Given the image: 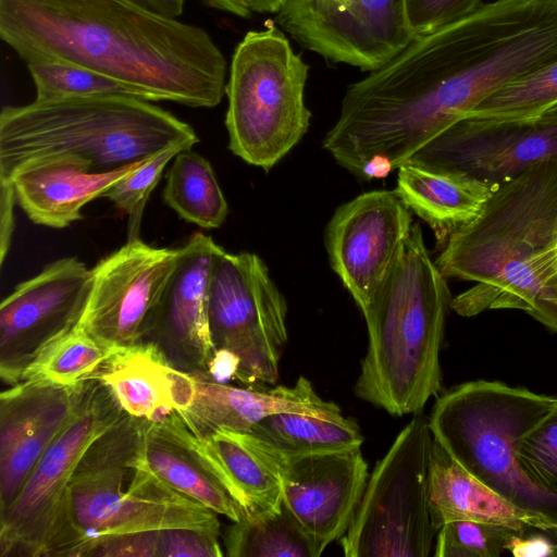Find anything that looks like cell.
<instances>
[{"label": "cell", "mask_w": 557, "mask_h": 557, "mask_svg": "<svg viewBox=\"0 0 557 557\" xmlns=\"http://www.w3.org/2000/svg\"><path fill=\"white\" fill-rule=\"evenodd\" d=\"M143 422L126 413L86 451L65 490L44 557H84L103 539L171 528L220 534L216 512L136 465Z\"/></svg>", "instance_id": "277c9868"}, {"label": "cell", "mask_w": 557, "mask_h": 557, "mask_svg": "<svg viewBox=\"0 0 557 557\" xmlns=\"http://www.w3.org/2000/svg\"><path fill=\"white\" fill-rule=\"evenodd\" d=\"M541 531H512L506 544V550L515 557H550L557 556V543L550 535Z\"/></svg>", "instance_id": "8d00e7d4"}, {"label": "cell", "mask_w": 557, "mask_h": 557, "mask_svg": "<svg viewBox=\"0 0 557 557\" xmlns=\"http://www.w3.org/2000/svg\"><path fill=\"white\" fill-rule=\"evenodd\" d=\"M395 194L444 243L475 219L498 185L471 175L407 161L398 166Z\"/></svg>", "instance_id": "cb8c5ba5"}, {"label": "cell", "mask_w": 557, "mask_h": 557, "mask_svg": "<svg viewBox=\"0 0 557 557\" xmlns=\"http://www.w3.org/2000/svg\"><path fill=\"white\" fill-rule=\"evenodd\" d=\"M207 304L215 349L230 350L240 361L237 380L249 386L275 384L287 342V304L260 257L219 246Z\"/></svg>", "instance_id": "9c48e42d"}, {"label": "cell", "mask_w": 557, "mask_h": 557, "mask_svg": "<svg viewBox=\"0 0 557 557\" xmlns=\"http://www.w3.org/2000/svg\"><path fill=\"white\" fill-rule=\"evenodd\" d=\"M220 534L209 531L171 528L159 530L158 557H221Z\"/></svg>", "instance_id": "d590c367"}, {"label": "cell", "mask_w": 557, "mask_h": 557, "mask_svg": "<svg viewBox=\"0 0 557 557\" xmlns=\"http://www.w3.org/2000/svg\"><path fill=\"white\" fill-rule=\"evenodd\" d=\"M162 197L181 219L202 228L220 227L228 213L210 162L191 149L174 157Z\"/></svg>", "instance_id": "4316f807"}, {"label": "cell", "mask_w": 557, "mask_h": 557, "mask_svg": "<svg viewBox=\"0 0 557 557\" xmlns=\"http://www.w3.org/2000/svg\"><path fill=\"white\" fill-rule=\"evenodd\" d=\"M224 545L231 557H319L324 550L284 503L275 513L233 522Z\"/></svg>", "instance_id": "83f0119b"}, {"label": "cell", "mask_w": 557, "mask_h": 557, "mask_svg": "<svg viewBox=\"0 0 557 557\" xmlns=\"http://www.w3.org/2000/svg\"><path fill=\"white\" fill-rule=\"evenodd\" d=\"M557 160L497 186L479 215L449 235L435 260L445 277L474 282L453 298L461 317L515 309L557 334Z\"/></svg>", "instance_id": "7a4b0ae2"}, {"label": "cell", "mask_w": 557, "mask_h": 557, "mask_svg": "<svg viewBox=\"0 0 557 557\" xmlns=\"http://www.w3.org/2000/svg\"><path fill=\"white\" fill-rule=\"evenodd\" d=\"M218 248L212 237L201 232L181 246L177 265L145 341L153 343L174 368L205 376L215 350L207 286Z\"/></svg>", "instance_id": "e0dca14e"}, {"label": "cell", "mask_w": 557, "mask_h": 557, "mask_svg": "<svg viewBox=\"0 0 557 557\" xmlns=\"http://www.w3.org/2000/svg\"><path fill=\"white\" fill-rule=\"evenodd\" d=\"M218 10L248 18L255 12V0H202Z\"/></svg>", "instance_id": "ab89813d"}, {"label": "cell", "mask_w": 557, "mask_h": 557, "mask_svg": "<svg viewBox=\"0 0 557 557\" xmlns=\"http://www.w3.org/2000/svg\"><path fill=\"white\" fill-rule=\"evenodd\" d=\"M412 224L411 211L394 190L363 193L331 218L329 260L361 311L393 268Z\"/></svg>", "instance_id": "9a60e30c"}, {"label": "cell", "mask_w": 557, "mask_h": 557, "mask_svg": "<svg viewBox=\"0 0 557 557\" xmlns=\"http://www.w3.org/2000/svg\"><path fill=\"white\" fill-rule=\"evenodd\" d=\"M239 367L240 361L234 352L218 348L209 361L206 377L216 383H227L238 379Z\"/></svg>", "instance_id": "74e56055"}, {"label": "cell", "mask_w": 557, "mask_h": 557, "mask_svg": "<svg viewBox=\"0 0 557 557\" xmlns=\"http://www.w3.org/2000/svg\"><path fill=\"white\" fill-rule=\"evenodd\" d=\"M556 398L499 381H469L436 397L430 429L471 475L516 506L557 524V492L532 479L518 457L521 437Z\"/></svg>", "instance_id": "8992f818"}, {"label": "cell", "mask_w": 557, "mask_h": 557, "mask_svg": "<svg viewBox=\"0 0 557 557\" xmlns=\"http://www.w3.org/2000/svg\"><path fill=\"white\" fill-rule=\"evenodd\" d=\"M126 412L99 380L84 382L78 403L15 498L0 509V556L42 557L65 490L89 447Z\"/></svg>", "instance_id": "30bf717a"}, {"label": "cell", "mask_w": 557, "mask_h": 557, "mask_svg": "<svg viewBox=\"0 0 557 557\" xmlns=\"http://www.w3.org/2000/svg\"><path fill=\"white\" fill-rule=\"evenodd\" d=\"M555 257H556V263H557V236H556V244H555Z\"/></svg>", "instance_id": "7bdbcfd3"}, {"label": "cell", "mask_w": 557, "mask_h": 557, "mask_svg": "<svg viewBox=\"0 0 557 557\" xmlns=\"http://www.w3.org/2000/svg\"><path fill=\"white\" fill-rule=\"evenodd\" d=\"M135 462L171 490L233 522L245 518L243 509L216 479L186 449L159 434L144 420Z\"/></svg>", "instance_id": "d4e9b609"}, {"label": "cell", "mask_w": 557, "mask_h": 557, "mask_svg": "<svg viewBox=\"0 0 557 557\" xmlns=\"http://www.w3.org/2000/svg\"><path fill=\"white\" fill-rule=\"evenodd\" d=\"M308 71L277 26L244 36L225 87V126L235 156L269 171L300 141L311 117L304 99Z\"/></svg>", "instance_id": "52a82bcc"}, {"label": "cell", "mask_w": 557, "mask_h": 557, "mask_svg": "<svg viewBox=\"0 0 557 557\" xmlns=\"http://www.w3.org/2000/svg\"><path fill=\"white\" fill-rule=\"evenodd\" d=\"M557 104V61L512 81L483 100L470 116L521 120Z\"/></svg>", "instance_id": "f546056e"}, {"label": "cell", "mask_w": 557, "mask_h": 557, "mask_svg": "<svg viewBox=\"0 0 557 557\" xmlns=\"http://www.w3.org/2000/svg\"><path fill=\"white\" fill-rule=\"evenodd\" d=\"M428 505L437 531L447 522L469 520L521 533L541 531L557 541V524L516 506L480 482L435 440L429 466Z\"/></svg>", "instance_id": "7402d4cb"}, {"label": "cell", "mask_w": 557, "mask_h": 557, "mask_svg": "<svg viewBox=\"0 0 557 557\" xmlns=\"http://www.w3.org/2000/svg\"><path fill=\"white\" fill-rule=\"evenodd\" d=\"M84 382L63 387L23 381L1 393L0 509L15 498L44 451L71 418Z\"/></svg>", "instance_id": "d6986e66"}, {"label": "cell", "mask_w": 557, "mask_h": 557, "mask_svg": "<svg viewBox=\"0 0 557 557\" xmlns=\"http://www.w3.org/2000/svg\"><path fill=\"white\" fill-rule=\"evenodd\" d=\"M15 195L12 186H1V264L10 246L13 231V206Z\"/></svg>", "instance_id": "f35d334b"}, {"label": "cell", "mask_w": 557, "mask_h": 557, "mask_svg": "<svg viewBox=\"0 0 557 557\" xmlns=\"http://www.w3.org/2000/svg\"><path fill=\"white\" fill-rule=\"evenodd\" d=\"M26 65L36 87L37 101L114 95L144 99L129 86L81 65L58 60H37Z\"/></svg>", "instance_id": "4dcf8cb0"}, {"label": "cell", "mask_w": 557, "mask_h": 557, "mask_svg": "<svg viewBox=\"0 0 557 557\" xmlns=\"http://www.w3.org/2000/svg\"><path fill=\"white\" fill-rule=\"evenodd\" d=\"M181 247H153L139 237L91 269V287L76 325L106 345L126 347L147 339Z\"/></svg>", "instance_id": "7c38bea8"}, {"label": "cell", "mask_w": 557, "mask_h": 557, "mask_svg": "<svg viewBox=\"0 0 557 557\" xmlns=\"http://www.w3.org/2000/svg\"><path fill=\"white\" fill-rule=\"evenodd\" d=\"M184 374L143 342L116 347L88 379L103 383L127 414L157 423L176 411Z\"/></svg>", "instance_id": "603a6c76"}, {"label": "cell", "mask_w": 557, "mask_h": 557, "mask_svg": "<svg viewBox=\"0 0 557 557\" xmlns=\"http://www.w3.org/2000/svg\"><path fill=\"white\" fill-rule=\"evenodd\" d=\"M194 375L193 396L186 410L178 413L190 428L225 429L249 432L260 420L278 412H294L330 420L344 418L341 407L321 398L312 383L300 375L293 386L242 388Z\"/></svg>", "instance_id": "ffe728a7"}, {"label": "cell", "mask_w": 557, "mask_h": 557, "mask_svg": "<svg viewBox=\"0 0 557 557\" xmlns=\"http://www.w3.org/2000/svg\"><path fill=\"white\" fill-rule=\"evenodd\" d=\"M274 22L325 59L370 72L414 39L404 0H287Z\"/></svg>", "instance_id": "8fae6325"}, {"label": "cell", "mask_w": 557, "mask_h": 557, "mask_svg": "<svg viewBox=\"0 0 557 557\" xmlns=\"http://www.w3.org/2000/svg\"><path fill=\"white\" fill-rule=\"evenodd\" d=\"M184 146L170 147L143 162L138 168L114 183L103 197L129 216V238L138 237L141 215L151 191L160 181L165 165L185 150Z\"/></svg>", "instance_id": "1f68e13d"}, {"label": "cell", "mask_w": 557, "mask_h": 557, "mask_svg": "<svg viewBox=\"0 0 557 557\" xmlns=\"http://www.w3.org/2000/svg\"><path fill=\"white\" fill-rule=\"evenodd\" d=\"M141 4L170 17H178L184 11L185 0H136Z\"/></svg>", "instance_id": "60d3db41"}, {"label": "cell", "mask_w": 557, "mask_h": 557, "mask_svg": "<svg viewBox=\"0 0 557 557\" xmlns=\"http://www.w3.org/2000/svg\"><path fill=\"white\" fill-rule=\"evenodd\" d=\"M414 38L432 34L476 11L482 0H404Z\"/></svg>", "instance_id": "e575fe53"}, {"label": "cell", "mask_w": 557, "mask_h": 557, "mask_svg": "<svg viewBox=\"0 0 557 557\" xmlns=\"http://www.w3.org/2000/svg\"><path fill=\"white\" fill-rule=\"evenodd\" d=\"M518 457L532 479L557 492V398L549 411L521 437Z\"/></svg>", "instance_id": "836d02e7"}, {"label": "cell", "mask_w": 557, "mask_h": 557, "mask_svg": "<svg viewBox=\"0 0 557 557\" xmlns=\"http://www.w3.org/2000/svg\"><path fill=\"white\" fill-rule=\"evenodd\" d=\"M198 141L189 124L129 96L5 106L0 112V185L25 163L46 157L70 156L102 173Z\"/></svg>", "instance_id": "5b68a950"}, {"label": "cell", "mask_w": 557, "mask_h": 557, "mask_svg": "<svg viewBox=\"0 0 557 557\" xmlns=\"http://www.w3.org/2000/svg\"><path fill=\"white\" fill-rule=\"evenodd\" d=\"M285 455H309L360 448L363 435L352 418L278 412L256 423L249 432Z\"/></svg>", "instance_id": "484cf974"}, {"label": "cell", "mask_w": 557, "mask_h": 557, "mask_svg": "<svg viewBox=\"0 0 557 557\" xmlns=\"http://www.w3.org/2000/svg\"><path fill=\"white\" fill-rule=\"evenodd\" d=\"M0 38L25 63L81 65L148 101L213 108L225 95L211 36L136 0H0Z\"/></svg>", "instance_id": "6da1fadb"}, {"label": "cell", "mask_w": 557, "mask_h": 557, "mask_svg": "<svg viewBox=\"0 0 557 557\" xmlns=\"http://www.w3.org/2000/svg\"><path fill=\"white\" fill-rule=\"evenodd\" d=\"M147 159L97 173L70 156L46 157L25 163L7 185L0 186H12L16 202L35 224L64 228L83 218L85 205L103 197Z\"/></svg>", "instance_id": "44dd1931"}, {"label": "cell", "mask_w": 557, "mask_h": 557, "mask_svg": "<svg viewBox=\"0 0 557 557\" xmlns=\"http://www.w3.org/2000/svg\"><path fill=\"white\" fill-rule=\"evenodd\" d=\"M150 424L198 460L238 504L245 518L281 510L283 494L278 472L250 433L194 429L175 411Z\"/></svg>", "instance_id": "ac0fdd59"}, {"label": "cell", "mask_w": 557, "mask_h": 557, "mask_svg": "<svg viewBox=\"0 0 557 557\" xmlns=\"http://www.w3.org/2000/svg\"><path fill=\"white\" fill-rule=\"evenodd\" d=\"M515 530L484 522L457 520L442 525L436 534L435 557H498L506 550Z\"/></svg>", "instance_id": "d6a6232c"}, {"label": "cell", "mask_w": 557, "mask_h": 557, "mask_svg": "<svg viewBox=\"0 0 557 557\" xmlns=\"http://www.w3.org/2000/svg\"><path fill=\"white\" fill-rule=\"evenodd\" d=\"M256 438L278 472L284 505L302 529L324 549L341 540L352 521L369 479L361 447L285 455Z\"/></svg>", "instance_id": "2e32d148"}, {"label": "cell", "mask_w": 557, "mask_h": 557, "mask_svg": "<svg viewBox=\"0 0 557 557\" xmlns=\"http://www.w3.org/2000/svg\"><path fill=\"white\" fill-rule=\"evenodd\" d=\"M548 159L557 160V104L521 120L466 115L408 161L500 185Z\"/></svg>", "instance_id": "4fadbf2b"}, {"label": "cell", "mask_w": 557, "mask_h": 557, "mask_svg": "<svg viewBox=\"0 0 557 557\" xmlns=\"http://www.w3.org/2000/svg\"><path fill=\"white\" fill-rule=\"evenodd\" d=\"M434 437L422 412L405 425L370 474L339 540L345 557H428L437 529L428 505Z\"/></svg>", "instance_id": "ba28073f"}, {"label": "cell", "mask_w": 557, "mask_h": 557, "mask_svg": "<svg viewBox=\"0 0 557 557\" xmlns=\"http://www.w3.org/2000/svg\"><path fill=\"white\" fill-rule=\"evenodd\" d=\"M91 287V269L75 257L58 259L18 284L0 306V374L14 385L53 338L74 327Z\"/></svg>", "instance_id": "5bb4252c"}, {"label": "cell", "mask_w": 557, "mask_h": 557, "mask_svg": "<svg viewBox=\"0 0 557 557\" xmlns=\"http://www.w3.org/2000/svg\"><path fill=\"white\" fill-rule=\"evenodd\" d=\"M287 0H255V12L277 13Z\"/></svg>", "instance_id": "b9f144b4"}, {"label": "cell", "mask_w": 557, "mask_h": 557, "mask_svg": "<svg viewBox=\"0 0 557 557\" xmlns=\"http://www.w3.org/2000/svg\"><path fill=\"white\" fill-rule=\"evenodd\" d=\"M453 297L419 224L361 311L368 347L354 392L392 416L422 412L442 392L440 354Z\"/></svg>", "instance_id": "3957f363"}, {"label": "cell", "mask_w": 557, "mask_h": 557, "mask_svg": "<svg viewBox=\"0 0 557 557\" xmlns=\"http://www.w3.org/2000/svg\"><path fill=\"white\" fill-rule=\"evenodd\" d=\"M75 325L42 347L22 371L18 382L73 387L83 383L114 351Z\"/></svg>", "instance_id": "f1b7e54d"}]
</instances>
